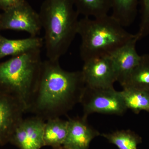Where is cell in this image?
Masks as SVG:
<instances>
[{
    "label": "cell",
    "instance_id": "1",
    "mask_svg": "<svg viewBox=\"0 0 149 149\" xmlns=\"http://www.w3.org/2000/svg\"><path fill=\"white\" fill-rule=\"evenodd\" d=\"M85 88L81 70L66 71L59 60L48 59L43 61L26 113L45 121L60 117L80 103Z\"/></svg>",
    "mask_w": 149,
    "mask_h": 149
},
{
    "label": "cell",
    "instance_id": "2",
    "mask_svg": "<svg viewBox=\"0 0 149 149\" xmlns=\"http://www.w3.org/2000/svg\"><path fill=\"white\" fill-rule=\"evenodd\" d=\"M39 13L47 57L59 60L77 35L80 15L72 0H45Z\"/></svg>",
    "mask_w": 149,
    "mask_h": 149
},
{
    "label": "cell",
    "instance_id": "3",
    "mask_svg": "<svg viewBox=\"0 0 149 149\" xmlns=\"http://www.w3.org/2000/svg\"><path fill=\"white\" fill-rule=\"evenodd\" d=\"M77 35L81 38L80 57L83 62L110 56L136 36L128 32L111 15L80 19Z\"/></svg>",
    "mask_w": 149,
    "mask_h": 149
},
{
    "label": "cell",
    "instance_id": "4",
    "mask_svg": "<svg viewBox=\"0 0 149 149\" xmlns=\"http://www.w3.org/2000/svg\"><path fill=\"white\" fill-rule=\"evenodd\" d=\"M42 62L41 49L0 62V91L18 99L24 105L26 113L38 83Z\"/></svg>",
    "mask_w": 149,
    "mask_h": 149
},
{
    "label": "cell",
    "instance_id": "5",
    "mask_svg": "<svg viewBox=\"0 0 149 149\" xmlns=\"http://www.w3.org/2000/svg\"><path fill=\"white\" fill-rule=\"evenodd\" d=\"M81 103L83 117L94 113L120 116L127 110L120 91L114 88H91L85 86Z\"/></svg>",
    "mask_w": 149,
    "mask_h": 149
},
{
    "label": "cell",
    "instance_id": "6",
    "mask_svg": "<svg viewBox=\"0 0 149 149\" xmlns=\"http://www.w3.org/2000/svg\"><path fill=\"white\" fill-rule=\"evenodd\" d=\"M42 29L39 13L25 0L0 13V31H22L37 37Z\"/></svg>",
    "mask_w": 149,
    "mask_h": 149
},
{
    "label": "cell",
    "instance_id": "7",
    "mask_svg": "<svg viewBox=\"0 0 149 149\" xmlns=\"http://www.w3.org/2000/svg\"><path fill=\"white\" fill-rule=\"evenodd\" d=\"M85 86L91 88H113L116 80L110 56L96 58L84 61L81 70Z\"/></svg>",
    "mask_w": 149,
    "mask_h": 149
},
{
    "label": "cell",
    "instance_id": "8",
    "mask_svg": "<svg viewBox=\"0 0 149 149\" xmlns=\"http://www.w3.org/2000/svg\"><path fill=\"white\" fill-rule=\"evenodd\" d=\"M25 113V108L20 101L0 91V146L9 143L11 136Z\"/></svg>",
    "mask_w": 149,
    "mask_h": 149
},
{
    "label": "cell",
    "instance_id": "9",
    "mask_svg": "<svg viewBox=\"0 0 149 149\" xmlns=\"http://www.w3.org/2000/svg\"><path fill=\"white\" fill-rule=\"evenodd\" d=\"M45 120L35 116L24 118L11 136L9 143L19 149H40L45 146L43 133Z\"/></svg>",
    "mask_w": 149,
    "mask_h": 149
},
{
    "label": "cell",
    "instance_id": "10",
    "mask_svg": "<svg viewBox=\"0 0 149 149\" xmlns=\"http://www.w3.org/2000/svg\"><path fill=\"white\" fill-rule=\"evenodd\" d=\"M136 34L132 40L110 56L114 67L116 80L121 86L141 60V56L138 54L136 48L139 39Z\"/></svg>",
    "mask_w": 149,
    "mask_h": 149
},
{
    "label": "cell",
    "instance_id": "11",
    "mask_svg": "<svg viewBox=\"0 0 149 149\" xmlns=\"http://www.w3.org/2000/svg\"><path fill=\"white\" fill-rule=\"evenodd\" d=\"M66 139L63 146L66 149H89L91 141L100 135L90 125L87 118H69Z\"/></svg>",
    "mask_w": 149,
    "mask_h": 149
},
{
    "label": "cell",
    "instance_id": "12",
    "mask_svg": "<svg viewBox=\"0 0 149 149\" xmlns=\"http://www.w3.org/2000/svg\"><path fill=\"white\" fill-rule=\"evenodd\" d=\"M44 45V39L39 36L10 39L0 33V60L8 56H14L30 51L41 49Z\"/></svg>",
    "mask_w": 149,
    "mask_h": 149
},
{
    "label": "cell",
    "instance_id": "13",
    "mask_svg": "<svg viewBox=\"0 0 149 149\" xmlns=\"http://www.w3.org/2000/svg\"><path fill=\"white\" fill-rule=\"evenodd\" d=\"M68 122L60 117L51 118L45 123L43 133L45 146H62L67 134Z\"/></svg>",
    "mask_w": 149,
    "mask_h": 149
},
{
    "label": "cell",
    "instance_id": "14",
    "mask_svg": "<svg viewBox=\"0 0 149 149\" xmlns=\"http://www.w3.org/2000/svg\"><path fill=\"white\" fill-rule=\"evenodd\" d=\"M123 88H133L149 92V54L141 56L139 64L122 85Z\"/></svg>",
    "mask_w": 149,
    "mask_h": 149
},
{
    "label": "cell",
    "instance_id": "15",
    "mask_svg": "<svg viewBox=\"0 0 149 149\" xmlns=\"http://www.w3.org/2000/svg\"><path fill=\"white\" fill-rule=\"evenodd\" d=\"M140 0H111V15L123 27L134 22L138 13Z\"/></svg>",
    "mask_w": 149,
    "mask_h": 149
},
{
    "label": "cell",
    "instance_id": "16",
    "mask_svg": "<svg viewBox=\"0 0 149 149\" xmlns=\"http://www.w3.org/2000/svg\"><path fill=\"white\" fill-rule=\"evenodd\" d=\"M76 10L84 17H98L111 11V0H72Z\"/></svg>",
    "mask_w": 149,
    "mask_h": 149
},
{
    "label": "cell",
    "instance_id": "17",
    "mask_svg": "<svg viewBox=\"0 0 149 149\" xmlns=\"http://www.w3.org/2000/svg\"><path fill=\"white\" fill-rule=\"evenodd\" d=\"M120 93L127 109L136 114L141 111L149 112V92L128 88H124Z\"/></svg>",
    "mask_w": 149,
    "mask_h": 149
},
{
    "label": "cell",
    "instance_id": "18",
    "mask_svg": "<svg viewBox=\"0 0 149 149\" xmlns=\"http://www.w3.org/2000/svg\"><path fill=\"white\" fill-rule=\"evenodd\" d=\"M102 136L118 149H137L138 145L142 143V138L130 130H117Z\"/></svg>",
    "mask_w": 149,
    "mask_h": 149
},
{
    "label": "cell",
    "instance_id": "19",
    "mask_svg": "<svg viewBox=\"0 0 149 149\" xmlns=\"http://www.w3.org/2000/svg\"><path fill=\"white\" fill-rule=\"evenodd\" d=\"M141 21L139 31L136 34L139 40L149 35V0H140Z\"/></svg>",
    "mask_w": 149,
    "mask_h": 149
},
{
    "label": "cell",
    "instance_id": "20",
    "mask_svg": "<svg viewBox=\"0 0 149 149\" xmlns=\"http://www.w3.org/2000/svg\"><path fill=\"white\" fill-rule=\"evenodd\" d=\"M22 0H0V10L5 11L13 7L20 2Z\"/></svg>",
    "mask_w": 149,
    "mask_h": 149
},
{
    "label": "cell",
    "instance_id": "21",
    "mask_svg": "<svg viewBox=\"0 0 149 149\" xmlns=\"http://www.w3.org/2000/svg\"><path fill=\"white\" fill-rule=\"evenodd\" d=\"M52 149H66L64 147H63L62 146L58 147V148H52Z\"/></svg>",
    "mask_w": 149,
    "mask_h": 149
},
{
    "label": "cell",
    "instance_id": "22",
    "mask_svg": "<svg viewBox=\"0 0 149 149\" xmlns=\"http://www.w3.org/2000/svg\"></svg>",
    "mask_w": 149,
    "mask_h": 149
}]
</instances>
